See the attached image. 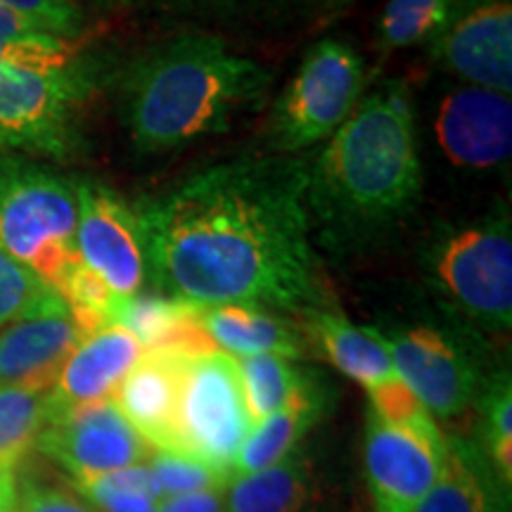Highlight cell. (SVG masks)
Listing matches in <instances>:
<instances>
[{
	"mask_svg": "<svg viewBox=\"0 0 512 512\" xmlns=\"http://www.w3.org/2000/svg\"><path fill=\"white\" fill-rule=\"evenodd\" d=\"M309 162L249 157L136 204L147 278L192 306L302 313L328 306L311 245Z\"/></svg>",
	"mask_w": 512,
	"mask_h": 512,
	"instance_id": "cell-1",
	"label": "cell"
},
{
	"mask_svg": "<svg viewBox=\"0 0 512 512\" xmlns=\"http://www.w3.org/2000/svg\"><path fill=\"white\" fill-rule=\"evenodd\" d=\"M422 166L411 95L384 83L358 102L309 162L311 228L339 247L375 238L420 200Z\"/></svg>",
	"mask_w": 512,
	"mask_h": 512,
	"instance_id": "cell-2",
	"label": "cell"
},
{
	"mask_svg": "<svg viewBox=\"0 0 512 512\" xmlns=\"http://www.w3.org/2000/svg\"><path fill=\"white\" fill-rule=\"evenodd\" d=\"M271 74L214 34H181L128 67L124 114L140 152L178 150L228 131L264 100Z\"/></svg>",
	"mask_w": 512,
	"mask_h": 512,
	"instance_id": "cell-3",
	"label": "cell"
},
{
	"mask_svg": "<svg viewBox=\"0 0 512 512\" xmlns=\"http://www.w3.org/2000/svg\"><path fill=\"white\" fill-rule=\"evenodd\" d=\"M76 221L74 183L17 159L0 164V245L55 292L81 264Z\"/></svg>",
	"mask_w": 512,
	"mask_h": 512,
	"instance_id": "cell-4",
	"label": "cell"
},
{
	"mask_svg": "<svg viewBox=\"0 0 512 512\" xmlns=\"http://www.w3.org/2000/svg\"><path fill=\"white\" fill-rule=\"evenodd\" d=\"M366 88V62L339 38H323L304 55L275 100L268 138L283 155L325 143L351 117Z\"/></svg>",
	"mask_w": 512,
	"mask_h": 512,
	"instance_id": "cell-5",
	"label": "cell"
},
{
	"mask_svg": "<svg viewBox=\"0 0 512 512\" xmlns=\"http://www.w3.org/2000/svg\"><path fill=\"white\" fill-rule=\"evenodd\" d=\"M432 278L467 318L489 330L512 323V233L498 214L441 238L430 256Z\"/></svg>",
	"mask_w": 512,
	"mask_h": 512,
	"instance_id": "cell-6",
	"label": "cell"
},
{
	"mask_svg": "<svg viewBox=\"0 0 512 512\" xmlns=\"http://www.w3.org/2000/svg\"><path fill=\"white\" fill-rule=\"evenodd\" d=\"M252 427L238 358L221 349L192 356L178 413V444L183 456L233 479L235 458Z\"/></svg>",
	"mask_w": 512,
	"mask_h": 512,
	"instance_id": "cell-7",
	"label": "cell"
},
{
	"mask_svg": "<svg viewBox=\"0 0 512 512\" xmlns=\"http://www.w3.org/2000/svg\"><path fill=\"white\" fill-rule=\"evenodd\" d=\"M93 86L91 69L76 62L62 69L0 67V150L67 155L74 119Z\"/></svg>",
	"mask_w": 512,
	"mask_h": 512,
	"instance_id": "cell-8",
	"label": "cell"
},
{
	"mask_svg": "<svg viewBox=\"0 0 512 512\" xmlns=\"http://www.w3.org/2000/svg\"><path fill=\"white\" fill-rule=\"evenodd\" d=\"M446 460L448 439L427 411L406 422L368 411L363 463L375 512H413L437 484Z\"/></svg>",
	"mask_w": 512,
	"mask_h": 512,
	"instance_id": "cell-9",
	"label": "cell"
},
{
	"mask_svg": "<svg viewBox=\"0 0 512 512\" xmlns=\"http://www.w3.org/2000/svg\"><path fill=\"white\" fill-rule=\"evenodd\" d=\"M36 448L74 479L143 465L152 453V446L133 430L112 399L83 406H55L50 401Z\"/></svg>",
	"mask_w": 512,
	"mask_h": 512,
	"instance_id": "cell-10",
	"label": "cell"
},
{
	"mask_svg": "<svg viewBox=\"0 0 512 512\" xmlns=\"http://www.w3.org/2000/svg\"><path fill=\"white\" fill-rule=\"evenodd\" d=\"M76 197L79 261L110 287L114 297L138 294L147 280V264L136 207L121 200L112 188L93 181L76 183Z\"/></svg>",
	"mask_w": 512,
	"mask_h": 512,
	"instance_id": "cell-11",
	"label": "cell"
},
{
	"mask_svg": "<svg viewBox=\"0 0 512 512\" xmlns=\"http://www.w3.org/2000/svg\"><path fill=\"white\" fill-rule=\"evenodd\" d=\"M432 57L467 86L510 95V0H458L446 27L432 38Z\"/></svg>",
	"mask_w": 512,
	"mask_h": 512,
	"instance_id": "cell-12",
	"label": "cell"
},
{
	"mask_svg": "<svg viewBox=\"0 0 512 512\" xmlns=\"http://www.w3.org/2000/svg\"><path fill=\"white\" fill-rule=\"evenodd\" d=\"M399 380L432 418L463 415L479 396V370L472 356L434 328H411L387 339Z\"/></svg>",
	"mask_w": 512,
	"mask_h": 512,
	"instance_id": "cell-13",
	"label": "cell"
},
{
	"mask_svg": "<svg viewBox=\"0 0 512 512\" xmlns=\"http://www.w3.org/2000/svg\"><path fill=\"white\" fill-rule=\"evenodd\" d=\"M81 330L55 290L0 330V387L50 392Z\"/></svg>",
	"mask_w": 512,
	"mask_h": 512,
	"instance_id": "cell-14",
	"label": "cell"
},
{
	"mask_svg": "<svg viewBox=\"0 0 512 512\" xmlns=\"http://www.w3.org/2000/svg\"><path fill=\"white\" fill-rule=\"evenodd\" d=\"M192 356L197 354L178 347L147 349L112 396L121 415L155 451L181 453L178 413Z\"/></svg>",
	"mask_w": 512,
	"mask_h": 512,
	"instance_id": "cell-15",
	"label": "cell"
},
{
	"mask_svg": "<svg viewBox=\"0 0 512 512\" xmlns=\"http://www.w3.org/2000/svg\"><path fill=\"white\" fill-rule=\"evenodd\" d=\"M434 131L441 152L465 169H494L510 159V95L489 88L463 86L441 100Z\"/></svg>",
	"mask_w": 512,
	"mask_h": 512,
	"instance_id": "cell-16",
	"label": "cell"
},
{
	"mask_svg": "<svg viewBox=\"0 0 512 512\" xmlns=\"http://www.w3.org/2000/svg\"><path fill=\"white\" fill-rule=\"evenodd\" d=\"M140 354L143 347L131 332L121 325H105L83 337L72 351L50 389V401L55 406H83L112 399Z\"/></svg>",
	"mask_w": 512,
	"mask_h": 512,
	"instance_id": "cell-17",
	"label": "cell"
},
{
	"mask_svg": "<svg viewBox=\"0 0 512 512\" xmlns=\"http://www.w3.org/2000/svg\"><path fill=\"white\" fill-rule=\"evenodd\" d=\"M302 332L306 342L323 351L339 373L363 384L368 394L399 380L392 349L380 330L351 323L342 313L323 306L302 313Z\"/></svg>",
	"mask_w": 512,
	"mask_h": 512,
	"instance_id": "cell-18",
	"label": "cell"
},
{
	"mask_svg": "<svg viewBox=\"0 0 512 512\" xmlns=\"http://www.w3.org/2000/svg\"><path fill=\"white\" fill-rule=\"evenodd\" d=\"M200 323L214 347L230 356H283L294 361L309 351L302 330L259 306H204Z\"/></svg>",
	"mask_w": 512,
	"mask_h": 512,
	"instance_id": "cell-19",
	"label": "cell"
},
{
	"mask_svg": "<svg viewBox=\"0 0 512 512\" xmlns=\"http://www.w3.org/2000/svg\"><path fill=\"white\" fill-rule=\"evenodd\" d=\"M110 325H121L138 339L140 347H178L192 354L216 349L200 323V306L164 294H133L119 299Z\"/></svg>",
	"mask_w": 512,
	"mask_h": 512,
	"instance_id": "cell-20",
	"label": "cell"
},
{
	"mask_svg": "<svg viewBox=\"0 0 512 512\" xmlns=\"http://www.w3.org/2000/svg\"><path fill=\"white\" fill-rule=\"evenodd\" d=\"M318 501L313 465L294 451L266 470L230 479L226 512H313Z\"/></svg>",
	"mask_w": 512,
	"mask_h": 512,
	"instance_id": "cell-21",
	"label": "cell"
},
{
	"mask_svg": "<svg viewBox=\"0 0 512 512\" xmlns=\"http://www.w3.org/2000/svg\"><path fill=\"white\" fill-rule=\"evenodd\" d=\"M328 406V389L320 387L318 382L316 387L299 396L297 401H292L290 406L254 422L252 432H249L238 458H235L233 477L254 475V472L266 470V467L292 456L297 451L299 441L306 437V432L328 413Z\"/></svg>",
	"mask_w": 512,
	"mask_h": 512,
	"instance_id": "cell-22",
	"label": "cell"
},
{
	"mask_svg": "<svg viewBox=\"0 0 512 512\" xmlns=\"http://www.w3.org/2000/svg\"><path fill=\"white\" fill-rule=\"evenodd\" d=\"M489 458L470 441H448V460L430 494L413 512H503L501 479L489 475Z\"/></svg>",
	"mask_w": 512,
	"mask_h": 512,
	"instance_id": "cell-23",
	"label": "cell"
},
{
	"mask_svg": "<svg viewBox=\"0 0 512 512\" xmlns=\"http://www.w3.org/2000/svg\"><path fill=\"white\" fill-rule=\"evenodd\" d=\"M238 368L252 422L278 413L318 384L311 370L283 356H247L240 358Z\"/></svg>",
	"mask_w": 512,
	"mask_h": 512,
	"instance_id": "cell-24",
	"label": "cell"
},
{
	"mask_svg": "<svg viewBox=\"0 0 512 512\" xmlns=\"http://www.w3.org/2000/svg\"><path fill=\"white\" fill-rule=\"evenodd\" d=\"M48 413L50 392L0 387V470L15 472L31 448H36Z\"/></svg>",
	"mask_w": 512,
	"mask_h": 512,
	"instance_id": "cell-25",
	"label": "cell"
},
{
	"mask_svg": "<svg viewBox=\"0 0 512 512\" xmlns=\"http://www.w3.org/2000/svg\"><path fill=\"white\" fill-rule=\"evenodd\" d=\"M458 0H389L384 5L377 41L382 53L432 41L456 10Z\"/></svg>",
	"mask_w": 512,
	"mask_h": 512,
	"instance_id": "cell-26",
	"label": "cell"
},
{
	"mask_svg": "<svg viewBox=\"0 0 512 512\" xmlns=\"http://www.w3.org/2000/svg\"><path fill=\"white\" fill-rule=\"evenodd\" d=\"M74 489L98 510H119L136 503H159L164 498L147 463L121 467V470L105 472V475L74 479Z\"/></svg>",
	"mask_w": 512,
	"mask_h": 512,
	"instance_id": "cell-27",
	"label": "cell"
},
{
	"mask_svg": "<svg viewBox=\"0 0 512 512\" xmlns=\"http://www.w3.org/2000/svg\"><path fill=\"white\" fill-rule=\"evenodd\" d=\"M484 446L489 463L505 486L512 482V387L510 375H498L482 399Z\"/></svg>",
	"mask_w": 512,
	"mask_h": 512,
	"instance_id": "cell-28",
	"label": "cell"
},
{
	"mask_svg": "<svg viewBox=\"0 0 512 512\" xmlns=\"http://www.w3.org/2000/svg\"><path fill=\"white\" fill-rule=\"evenodd\" d=\"M147 465H150L164 498L200 494V491H221L223 486L230 484V479L223 477L221 472L211 470L209 465L183 456V453L152 451Z\"/></svg>",
	"mask_w": 512,
	"mask_h": 512,
	"instance_id": "cell-29",
	"label": "cell"
},
{
	"mask_svg": "<svg viewBox=\"0 0 512 512\" xmlns=\"http://www.w3.org/2000/svg\"><path fill=\"white\" fill-rule=\"evenodd\" d=\"M50 290L53 287L43 283L31 268L19 264L0 245V328L36 306Z\"/></svg>",
	"mask_w": 512,
	"mask_h": 512,
	"instance_id": "cell-30",
	"label": "cell"
},
{
	"mask_svg": "<svg viewBox=\"0 0 512 512\" xmlns=\"http://www.w3.org/2000/svg\"><path fill=\"white\" fill-rule=\"evenodd\" d=\"M159 8L176 15L207 19H254L275 15L294 5V0H155Z\"/></svg>",
	"mask_w": 512,
	"mask_h": 512,
	"instance_id": "cell-31",
	"label": "cell"
},
{
	"mask_svg": "<svg viewBox=\"0 0 512 512\" xmlns=\"http://www.w3.org/2000/svg\"><path fill=\"white\" fill-rule=\"evenodd\" d=\"M0 5L31 19L50 36L67 38L83 29V12L74 0H0Z\"/></svg>",
	"mask_w": 512,
	"mask_h": 512,
	"instance_id": "cell-32",
	"label": "cell"
},
{
	"mask_svg": "<svg viewBox=\"0 0 512 512\" xmlns=\"http://www.w3.org/2000/svg\"><path fill=\"white\" fill-rule=\"evenodd\" d=\"M15 512H98L74 486L27 477L19 484Z\"/></svg>",
	"mask_w": 512,
	"mask_h": 512,
	"instance_id": "cell-33",
	"label": "cell"
},
{
	"mask_svg": "<svg viewBox=\"0 0 512 512\" xmlns=\"http://www.w3.org/2000/svg\"><path fill=\"white\" fill-rule=\"evenodd\" d=\"M157 512H226V498L221 491L169 496L159 501Z\"/></svg>",
	"mask_w": 512,
	"mask_h": 512,
	"instance_id": "cell-34",
	"label": "cell"
},
{
	"mask_svg": "<svg viewBox=\"0 0 512 512\" xmlns=\"http://www.w3.org/2000/svg\"><path fill=\"white\" fill-rule=\"evenodd\" d=\"M41 36H50V34H46L41 27H36L31 19L17 15L15 10L0 5V46L34 41V38H41Z\"/></svg>",
	"mask_w": 512,
	"mask_h": 512,
	"instance_id": "cell-35",
	"label": "cell"
},
{
	"mask_svg": "<svg viewBox=\"0 0 512 512\" xmlns=\"http://www.w3.org/2000/svg\"><path fill=\"white\" fill-rule=\"evenodd\" d=\"M15 503H17L15 472L0 470V512H15Z\"/></svg>",
	"mask_w": 512,
	"mask_h": 512,
	"instance_id": "cell-36",
	"label": "cell"
},
{
	"mask_svg": "<svg viewBox=\"0 0 512 512\" xmlns=\"http://www.w3.org/2000/svg\"><path fill=\"white\" fill-rule=\"evenodd\" d=\"M356 0H323V10L328 12V15H335V12L349 8V5H354Z\"/></svg>",
	"mask_w": 512,
	"mask_h": 512,
	"instance_id": "cell-37",
	"label": "cell"
},
{
	"mask_svg": "<svg viewBox=\"0 0 512 512\" xmlns=\"http://www.w3.org/2000/svg\"><path fill=\"white\" fill-rule=\"evenodd\" d=\"M159 503H136L128 505V508H119V510H98V512H157Z\"/></svg>",
	"mask_w": 512,
	"mask_h": 512,
	"instance_id": "cell-38",
	"label": "cell"
},
{
	"mask_svg": "<svg viewBox=\"0 0 512 512\" xmlns=\"http://www.w3.org/2000/svg\"><path fill=\"white\" fill-rule=\"evenodd\" d=\"M119 3H128V0H119Z\"/></svg>",
	"mask_w": 512,
	"mask_h": 512,
	"instance_id": "cell-39",
	"label": "cell"
}]
</instances>
